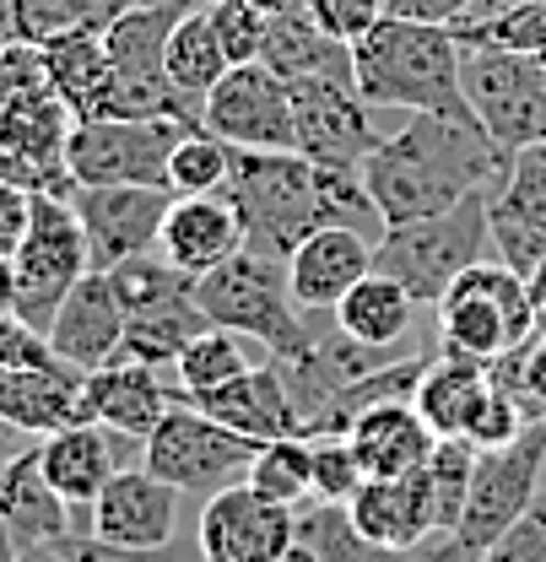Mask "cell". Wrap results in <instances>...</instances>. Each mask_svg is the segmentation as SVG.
<instances>
[{"mask_svg": "<svg viewBox=\"0 0 546 562\" xmlns=\"http://www.w3.org/2000/svg\"><path fill=\"white\" fill-rule=\"evenodd\" d=\"M0 368H66V362L55 357L44 330H33L16 314H0Z\"/></svg>", "mask_w": 546, "mask_h": 562, "instance_id": "50", "label": "cell"}, {"mask_svg": "<svg viewBox=\"0 0 546 562\" xmlns=\"http://www.w3.org/2000/svg\"><path fill=\"white\" fill-rule=\"evenodd\" d=\"M174 401H185V395L163 384V368H146L131 357L81 373V417L120 432V438H136V443H146V432L174 412Z\"/></svg>", "mask_w": 546, "mask_h": 562, "instance_id": "21", "label": "cell"}, {"mask_svg": "<svg viewBox=\"0 0 546 562\" xmlns=\"http://www.w3.org/2000/svg\"><path fill=\"white\" fill-rule=\"evenodd\" d=\"M196 552L205 562H287L298 552V508L249 482L211 492L196 519Z\"/></svg>", "mask_w": 546, "mask_h": 562, "instance_id": "14", "label": "cell"}, {"mask_svg": "<svg viewBox=\"0 0 546 562\" xmlns=\"http://www.w3.org/2000/svg\"><path fill=\"white\" fill-rule=\"evenodd\" d=\"M542 66H546V60H542Z\"/></svg>", "mask_w": 546, "mask_h": 562, "instance_id": "62", "label": "cell"}, {"mask_svg": "<svg viewBox=\"0 0 546 562\" xmlns=\"http://www.w3.org/2000/svg\"><path fill=\"white\" fill-rule=\"evenodd\" d=\"M190 562H205V558H201V552H190ZM287 562H309V552L298 547V552H292V558H287Z\"/></svg>", "mask_w": 546, "mask_h": 562, "instance_id": "61", "label": "cell"}, {"mask_svg": "<svg viewBox=\"0 0 546 562\" xmlns=\"http://www.w3.org/2000/svg\"><path fill=\"white\" fill-rule=\"evenodd\" d=\"M136 0H11V16H16V33L27 44H44L55 33L70 27H109L120 11H131Z\"/></svg>", "mask_w": 546, "mask_h": 562, "instance_id": "39", "label": "cell"}, {"mask_svg": "<svg viewBox=\"0 0 546 562\" xmlns=\"http://www.w3.org/2000/svg\"><path fill=\"white\" fill-rule=\"evenodd\" d=\"M303 5L320 22V33H331L342 44H357L363 33H374L385 22V0H303Z\"/></svg>", "mask_w": 546, "mask_h": 562, "instance_id": "47", "label": "cell"}, {"mask_svg": "<svg viewBox=\"0 0 546 562\" xmlns=\"http://www.w3.org/2000/svg\"><path fill=\"white\" fill-rule=\"evenodd\" d=\"M503 162L509 157L481 136V125L444 114H406L401 131H385V140L368 151L363 190L385 216V227H406L460 206L477 190H492Z\"/></svg>", "mask_w": 546, "mask_h": 562, "instance_id": "2", "label": "cell"}, {"mask_svg": "<svg viewBox=\"0 0 546 562\" xmlns=\"http://www.w3.org/2000/svg\"><path fill=\"white\" fill-rule=\"evenodd\" d=\"M260 60L281 76V81H309V76H325V81H352V44L320 33V22L309 16V5H292V11H276L271 27H266V49Z\"/></svg>", "mask_w": 546, "mask_h": 562, "instance_id": "30", "label": "cell"}, {"mask_svg": "<svg viewBox=\"0 0 546 562\" xmlns=\"http://www.w3.org/2000/svg\"><path fill=\"white\" fill-rule=\"evenodd\" d=\"M136 5H174V11H196L201 0H136Z\"/></svg>", "mask_w": 546, "mask_h": 562, "instance_id": "60", "label": "cell"}, {"mask_svg": "<svg viewBox=\"0 0 546 562\" xmlns=\"http://www.w3.org/2000/svg\"><path fill=\"white\" fill-rule=\"evenodd\" d=\"M455 38L460 44H492V49H520V55L546 60V0H525L509 16H492V22H460Z\"/></svg>", "mask_w": 546, "mask_h": 562, "instance_id": "42", "label": "cell"}, {"mask_svg": "<svg viewBox=\"0 0 546 562\" xmlns=\"http://www.w3.org/2000/svg\"><path fill=\"white\" fill-rule=\"evenodd\" d=\"M481 562H546V497H536L531 514H525Z\"/></svg>", "mask_w": 546, "mask_h": 562, "instance_id": "51", "label": "cell"}, {"mask_svg": "<svg viewBox=\"0 0 546 562\" xmlns=\"http://www.w3.org/2000/svg\"><path fill=\"white\" fill-rule=\"evenodd\" d=\"M466 44L455 27L385 16L374 33L352 44V87L368 109H401V114H444L477 125L460 81Z\"/></svg>", "mask_w": 546, "mask_h": 562, "instance_id": "3", "label": "cell"}, {"mask_svg": "<svg viewBox=\"0 0 546 562\" xmlns=\"http://www.w3.org/2000/svg\"><path fill=\"white\" fill-rule=\"evenodd\" d=\"M460 81H466V103L477 114L481 136L503 157L525 146H546V66L536 55L466 44Z\"/></svg>", "mask_w": 546, "mask_h": 562, "instance_id": "10", "label": "cell"}, {"mask_svg": "<svg viewBox=\"0 0 546 562\" xmlns=\"http://www.w3.org/2000/svg\"><path fill=\"white\" fill-rule=\"evenodd\" d=\"M120 443H136V438H120V432H109L98 422H70L60 432L38 438V471L70 508H92L98 492L109 487V476L125 471L120 465Z\"/></svg>", "mask_w": 546, "mask_h": 562, "instance_id": "25", "label": "cell"}, {"mask_svg": "<svg viewBox=\"0 0 546 562\" xmlns=\"http://www.w3.org/2000/svg\"><path fill=\"white\" fill-rule=\"evenodd\" d=\"M49 347L76 373H92V368H109L125 357V303H120L109 271H87L66 292V303L49 325Z\"/></svg>", "mask_w": 546, "mask_h": 562, "instance_id": "19", "label": "cell"}, {"mask_svg": "<svg viewBox=\"0 0 546 562\" xmlns=\"http://www.w3.org/2000/svg\"><path fill=\"white\" fill-rule=\"evenodd\" d=\"M81 417L76 368H0V427L22 438H49Z\"/></svg>", "mask_w": 546, "mask_h": 562, "instance_id": "28", "label": "cell"}, {"mask_svg": "<svg viewBox=\"0 0 546 562\" xmlns=\"http://www.w3.org/2000/svg\"><path fill=\"white\" fill-rule=\"evenodd\" d=\"M244 249V216L233 206V195H174V206L163 216L157 233V255L185 271V277H205L222 260H233Z\"/></svg>", "mask_w": 546, "mask_h": 562, "instance_id": "23", "label": "cell"}, {"mask_svg": "<svg viewBox=\"0 0 546 562\" xmlns=\"http://www.w3.org/2000/svg\"><path fill=\"white\" fill-rule=\"evenodd\" d=\"M76 131V114L60 103L55 87H38L0 109V179L27 195H70L66 146Z\"/></svg>", "mask_w": 546, "mask_h": 562, "instance_id": "13", "label": "cell"}, {"mask_svg": "<svg viewBox=\"0 0 546 562\" xmlns=\"http://www.w3.org/2000/svg\"><path fill=\"white\" fill-rule=\"evenodd\" d=\"M16 562H70V558H66V547H27Z\"/></svg>", "mask_w": 546, "mask_h": 562, "instance_id": "56", "label": "cell"}, {"mask_svg": "<svg viewBox=\"0 0 546 562\" xmlns=\"http://www.w3.org/2000/svg\"><path fill=\"white\" fill-rule=\"evenodd\" d=\"M433 308H438L444 351L471 357L481 368H492L498 357L525 347V341L536 336V319H542L536 303H531L525 277H514V271L498 266V260H477Z\"/></svg>", "mask_w": 546, "mask_h": 562, "instance_id": "7", "label": "cell"}, {"mask_svg": "<svg viewBox=\"0 0 546 562\" xmlns=\"http://www.w3.org/2000/svg\"><path fill=\"white\" fill-rule=\"evenodd\" d=\"M70 206L87 233L92 271H114V266L157 249V233H163L174 195L157 184H76Z\"/></svg>", "mask_w": 546, "mask_h": 562, "instance_id": "17", "label": "cell"}, {"mask_svg": "<svg viewBox=\"0 0 546 562\" xmlns=\"http://www.w3.org/2000/svg\"><path fill=\"white\" fill-rule=\"evenodd\" d=\"M487 238H492L498 266H509L514 277H531L546 260V233H536L531 222H520V216H509V211L487 206Z\"/></svg>", "mask_w": 546, "mask_h": 562, "instance_id": "45", "label": "cell"}, {"mask_svg": "<svg viewBox=\"0 0 546 562\" xmlns=\"http://www.w3.org/2000/svg\"><path fill=\"white\" fill-rule=\"evenodd\" d=\"M38 87H49L44 49H38V44H27V38L5 44V49H0V109H5V103H16V98H27V92H38Z\"/></svg>", "mask_w": 546, "mask_h": 562, "instance_id": "49", "label": "cell"}, {"mask_svg": "<svg viewBox=\"0 0 546 562\" xmlns=\"http://www.w3.org/2000/svg\"><path fill=\"white\" fill-rule=\"evenodd\" d=\"M525 286H531V303H536V314L546 319V260L536 266V271H531V277H525Z\"/></svg>", "mask_w": 546, "mask_h": 562, "instance_id": "55", "label": "cell"}, {"mask_svg": "<svg viewBox=\"0 0 546 562\" xmlns=\"http://www.w3.org/2000/svg\"><path fill=\"white\" fill-rule=\"evenodd\" d=\"M411 314H416V297L395 277H385V271H368L331 308L336 330L346 341H357V347H401L411 330Z\"/></svg>", "mask_w": 546, "mask_h": 562, "instance_id": "31", "label": "cell"}, {"mask_svg": "<svg viewBox=\"0 0 546 562\" xmlns=\"http://www.w3.org/2000/svg\"><path fill=\"white\" fill-rule=\"evenodd\" d=\"M227 70H233V60H227V49H222V38H216V27H211V11H205V5L185 11V16L174 22V33H168V81H174V92L185 98V109L196 114V125H201L205 92H211Z\"/></svg>", "mask_w": 546, "mask_h": 562, "instance_id": "33", "label": "cell"}, {"mask_svg": "<svg viewBox=\"0 0 546 562\" xmlns=\"http://www.w3.org/2000/svg\"><path fill=\"white\" fill-rule=\"evenodd\" d=\"M190 552H196V541H168V547H114L98 536L66 541L70 562H190Z\"/></svg>", "mask_w": 546, "mask_h": 562, "instance_id": "48", "label": "cell"}, {"mask_svg": "<svg viewBox=\"0 0 546 562\" xmlns=\"http://www.w3.org/2000/svg\"><path fill=\"white\" fill-rule=\"evenodd\" d=\"M346 438H352V449L363 460V476H411L438 449V432L422 422V412L411 406V395L363 406L352 417V427H346Z\"/></svg>", "mask_w": 546, "mask_h": 562, "instance_id": "27", "label": "cell"}, {"mask_svg": "<svg viewBox=\"0 0 546 562\" xmlns=\"http://www.w3.org/2000/svg\"><path fill=\"white\" fill-rule=\"evenodd\" d=\"M492 211H509L520 222H531L546 233V146H525L503 162L498 184H492Z\"/></svg>", "mask_w": 546, "mask_h": 562, "instance_id": "40", "label": "cell"}, {"mask_svg": "<svg viewBox=\"0 0 546 562\" xmlns=\"http://www.w3.org/2000/svg\"><path fill=\"white\" fill-rule=\"evenodd\" d=\"M385 16L433 22V27H460V22H471V0H385Z\"/></svg>", "mask_w": 546, "mask_h": 562, "instance_id": "52", "label": "cell"}, {"mask_svg": "<svg viewBox=\"0 0 546 562\" xmlns=\"http://www.w3.org/2000/svg\"><path fill=\"white\" fill-rule=\"evenodd\" d=\"M22 558V547H16V536H11V525L0 519V562H16Z\"/></svg>", "mask_w": 546, "mask_h": 562, "instance_id": "57", "label": "cell"}, {"mask_svg": "<svg viewBox=\"0 0 546 562\" xmlns=\"http://www.w3.org/2000/svg\"><path fill=\"white\" fill-rule=\"evenodd\" d=\"M227 195L244 216V249L287 260L320 227H357L385 238V216L374 211L363 173L320 168L303 151H233Z\"/></svg>", "mask_w": 546, "mask_h": 562, "instance_id": "1", "label": "cell"}, {"mask_svg": "<svg viewBox=\"0 0 546 562\" xmlns=\"http://www.w3.org/2000/svg\"><path fill=\"white\" fill-rule=\"evenodd\" d=\"M205 11H211V27H216V38H222V49H227L233 66L260 60L266 27H271V16H266L260 5H244V0H205Z\"/></svg>", "mask_w": 546, "mask_h": 562, "instance_id": "44", "label": "cell"}, {"mask_svg": "<svg viewBox=\"0 0 546 562\" xmlns=\"http://www.w3.org/2000/svg\"><path fill=\"white\" fill-rule=\"evenodd\" d=\"M492 390V373L471 362V357H455V351H438L427 357L416 390H411V406L422 412V422L438 432V438H466L471 417Z\"/></svg>", "mask_w": 546, "mask_h": 562, "instance_id": "29", "label": "cell"}, {"mask_svg": "<svg viewBox=\"0 0 546 562\" xmlns=\"http://www.w3.org/2000/svg\"><path fill=\"white\" fill-rule=\"evenodd\" d=\"M0 519L11 525L16 547H66L76 536H92V508H70L38 471V438L0 471Z\"/></svg>", "mask_w": 546, "mask_h": 562, "instance_id": "20", "label": "cell"}, {"mask_svg": "<svg viewBox=\"0 0 546 562\" xmlns=\"http://www.w3.org/2000/svg\"><path fill=\"white\" fill-rule=\"evenodd\" d=\"M542 422H546V417H542Z\"/></svg>", "mask_w": 546, "mask_h": 562, "instance_id": "63", "label": "cell"}, {"mask_svg": "<svg viewBox=\"0 0 546 562\" xmlns=\"http://www.w3.org/2000/svg\"><path fill=\"white\" fill-rule=\"evenodd\" d=\"M244 482L255 492H266L287 508H303L314 497V454H309V438H271L255 449Z\"/></svg>", "mask_w": 546, "mask_h": 562, "instance_id": "37", "label": "cell"}, {"mask_svg": "<svg viewBox=\"0 0 546 562\" xmlns=\"http://www.w3.org/2000/svg\"><path fill=\"white\" fill-rule=\"evenodd\" d=\"M44 49V70H49V87L60 92L76 120H92L98 114V98L109 87V49H103V33L98 27H70L38 44Z\"/></svg>", "mask_w": 546, "mask_h": 562, "instance_id": "32", "label": "cell"}, {"mask_svg": "<svg viewBox=\"0 0 546 562\" xmlns=\"http://www.w3.org/2000/svg\"><path fill=\"white\" fill-rule=\"evenodd\" d=\"M374 244L368 233L357 227H320L309 233L281 266H287V286H292V303L303 314H331L357 281L374 271Z\"/></svg>", "mask_w": 546, "mask_h": 562, "instance_id": "22", "label": "cell"}, {"mask_svg": "<svg viewBox=\"0 0 546 562\" xmlns=\"http://www.w3.org/2000/svg\"><path fill=\"white\" fill-rule=\"evenodd\" d=\"M309 454H314V497L309 503H346L352 492L363 487V460L352 449L346 432H320L309 438Z\"/></svg>", "mask_w": 546, "mask_h": 562, "instance_id": "43", "label": "cell"}, {"mask_svg": "<svg viewBox=\"0 0 546 562\" xmlns=\"http://www.w3.org/2000/svg\"><path fill=\"white\" fill-rule=\"evenodd\" d=\"M201 330H211V319L201 314L196 292L168 297V303L141 308V314L125 319V357H131V362H146V368H174L179 351L190 347Z\"/></svg>", "mask_w": 546, "mask_h": 562, "instance_id": "34", "label": "cell"}, {"mask_svg": "<svg viewBox=\"0 0 546 562\" xmlns=\"http://www.w3.org/2000/svg\"><path fill=\"white\" fill-rule=\"evenodd\" d=\"M190 120H76L66 146L76 184H157L168 190V157Z\"/></svg>", "mask_w": 546, "mask_h": 562, "instance_id": "12", "label": "cell"}, {"mask_svg": "<svg viewBox=\"0 0 546 562\" xmlns=\"http://www.w3.org/2000/svg\"><path fill=\"white\" fill-rule=\"evenodd\" d=\"M352 525L385 547V552H416L422 541L438 536V514H433V492H427V471L411 476H368L363 487L346 497Z\"/></svg>", "mask_w": 546, "mask_h": 562, "instance_id": "24", "label": "cell"}, {"mask_svg": "<svg viewBox=\"0 0 546 562\" xmlns=\"http://www.w3.org/2000/svg\"><path fill=\"white\" fill-rule=\"evenodd\" d=\"M255 449H260V443L244 438V432H233L227 422L205 417L201 406H190V401H174V412L146 432L141 465H146L152 476H163L168 487L211 497V492L244 482Z\"/></svg>", "mask_w": 546, "mask_h": 562, "instance_id": "11", "label": "cell"}, {"mask_svg": "<svg viewBox=\"0 0 546 562\" xmlns=\"http://www.w3.org/2000/svg\"><path fill=\"white\" fill-rule=\"evenodd\" d=\"M249 347H260V341H249V336H238V330H222V325L201 330L190 347L179 351V362H174L179 395L196 401L205 390H222V384H233L238 373H249V368H255Z\"/></svg>", "mask_w": 546, "mask_h": 562, "instance_id": "36", "label": "cell"}, {"mask_svg": "<svg viewBox=\"0 0 546 562\" xmlns=\"http://www.w3.org/2000/svg\"><path fill=\"white\" fill-rule=\"evenodd\" d=\"M190 406H201L205 417L227 422L233 432L255 438V443H271V438H303V417L292 406V390L281 379L276 362H255L249 373H238L233 384L222 390H205Z\"/></svg>", "mask_w": 546, "mask_h": 562, "instance_id": "26", "label": "cell"}, {"mask_svg": "<svg viewBox=\"0 0 546 562\" xmlns=\"http://www.w3.org/2000/svg\"><path fill=\"white\" fill-rule=\"evenodd\" d=\"M422 471H427V492H433L438 530H455V525H460V508H466V492H471L477 449H471L466 438H438V449H433V460H427Z\"/></svg>", "mask_w": 546, "mask_h": 562, "instance_id": "41", "label": "cell"}, {"mask_svg": "<svg viewBox=\"0 0 546 562\" xmlns=\"http://www.w3.org/2000/svg\"><path fill=\"white\" fill-rule=\"evenodd\" d=\"M514 5H525V0H471V22H492V16H509Z\"/></svg>", "mask_w": 546, "mask_h": 562, "instance_id": "54", "label": "cell"}, {"mask_svg": "<svg viewBox=\"0 0 546 562\" xmlns=\"http://www.w3.org/2000/svg\"><path fill=\"white\" fill-rule=\"evenodd\" d=\"M92 271L87 260V233L76 222L70 195H33L27 233L11 255V314L27 319L33 330L49 336L60 303L76 281Z\"/></svg>", "mask_w": 546, "mask_h": 562, "instance_id": "8", "label": "cell"}, {"mask_svg": "<svg viewBox=\"0 0 546 562\" xmlns=\"http://www.w3.org/2000/svg\"><path fill=\"white\" fill-rule=\"evenodd\" d=\"M487 206H492V190H477L438 216L385 227V238L374 244V271L395 277L416 303H438L477 260H487V249H492Z\"/></svg>", "mask_w": 546, "mask_h": 562, "instance_id": "5", "label": "cell"}, {"mask_svg": "<svg viewBox=\"0 0 546 562\" xmlns=\"http://www.w3.org/2000/svg\"><path fill=\"white\" fill-rule=\"evenodd\" d=\"M201 131L233 151H292V87L266 60L233 66L205 92Z\"/></svg>", "mask_w": 546, "mask_h": 562, "instance_id": "16", "label": "cell"}, {"mask_svg": "<svg viewBox=\"0 0 546 562\" xmlns=\"http://www.w3.org/2000/svg\"><path fill=\"white\" fill-rule=\"evenodd\" d=\"M0 314H11V260H0Z\"/></svg>", "mask_w": 546, "mask_h": 562, "instance_id": "58", "label": "cell"}, {"mask_svg": "<svg viewBox=\"0 0 546 562\" xmlns=\"http://www.w3.org/2000/svg\"><path fill=\"white\" fill-rule=\"evenodd\" d=\"M185 11L174 5H131L103 27L109 49V87L92 120H190L185 98L168 81V33Z\"/></svg>", "mask_w": 546, "mask_h": 562, "instance_id": "6", "label": "cell"}, {"mask_svg": "<svg viewBox=\"0 0 546 562\" xmlns=\"http://www.w3.org/2000/svg\"><path fill=\"white\" fill-rule=\"evenodd\" d=\"M233 179V146L211 131H185L168 157V195H222Z\"/></svg>", "mask_w": 546, "mask_h": 562, "instance_id": "38", "label": "cell"}, {"mask_svg": "<svg viewBox=\"0 0 546 562\" xmlns=\"http://www.w3.org/2000/svg\"><path fill=\"white\" fill-rule=\"evenodd\" d=\"M292 87V151H303L320 168H342V173H363L368 151L385 140L374 125V109L357 98L352 81H287Z\"/></svg>", "mask_w": 546, "mask_h": 562, "instance_id": "15", "label": "cell"}, {"mask_svg": "<svg viewBox=\"0 0 546 562\" xmlns=\"http://www.w3.org/2000/svg\"><path fill=\"white\" fill-rule=\"evenodd\" d=\"M298 547L309 552V562H416L411 552L374 547L352 525L346 503H303L298 508Z\"/></svg>", "mask_w": 546, "mask_h": 562, "instance_id": "35", "label": "cell"}, {"mask_svg": "<svg viewBox=\"0 0 546 562\" xmlns=\"http://www.w3.org/2000/svg\"><path fill=\"white\" fill-rule=\"evenodd\" d=\"M244 5H260L266 16H276V11H292V5H303V0H244Z\"/></svg>", "mask_w": 546, "mask_h": 562, "instance_id": "59", "label": "cell"}, {"mask_svg": "<svg viewBox=\"0 0 546 562\" xmlns=\"http://www.w3.org/2000/svg\"><path fill=\"white\" fill-rule=\"evenodd\" d=\"M542 471H546V422H531L503 449H477V471H471L460 525L449 530L466 558L481 562L531 514V503L542 497Z\"/></svg>", "mask_w": 546, "mask_h": 562, "instance_id": "9", "label": "cell"}, {"mask_svg": "<svg viewBox=\"0 0 546 562\" xmlns=\"http://www.w3.org/2000/svg\"><path fill=\"white\" fill-rule=\"evenodd\" d=\"M27 216H33V195L0 179V260L16 255V244H22V233H27Z\"/></svg>", "mask_w": 546, "mask_h": 562, "instance_id": "53", "label": "cell"}, {"mask_svg": "<svg viewBox=\"0 0 546 562\" xmlns=\"http://www.w3.org/2000/svg\"><path fill=\"white\" fill-rule=\"evenodd\" d=\"M179 487H168L146 465H125L92 503V536L114 547H168L179 541Z\"/></svg>", "mask_w": 546, "mask_h": 562, "instance_id": "18", "label": "cell"}, {"mask_svg": "<svg viewBox=\"0 0 546 562\" xmlns=\"http://www.w3.org/2000/svg\"><path fill=\"white\" fill-rule=\"evenodd\" d=\"M196 303H201V314L211 325L260 341L276 362H287V357L314 347V319H320V314H303V308L292 303L287 266L271 260V255L238 249V255L222 260L216 271L196 277Z\"/></svg>", "mask_w": 546, "mask_h": 562, "instance_id": "4", "label": "cell"}, {"mask_svg": "<svg viewBox=\"0 0 546 562\" xmlns=\"http://www.w3.org/2000/svg\"><path fill=\"white\" fill-rule=\"evenodd\" d=\"M492 373L525 395L531 417H546V336L542 330H536L525 347H514L509 357H498V362H492Z\"/></svg>", "mask_w": 546, "mask_h": 562, "instance_id": "46", "label": "cell"}]
</instances>
